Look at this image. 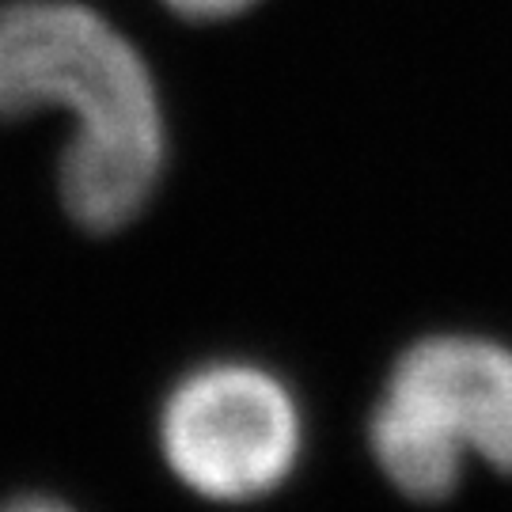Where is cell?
<instances>
[{"instance_id": "4", "label": "cell", "mask_w": 512, "mask_h": 512, "mask_svg": "<svg viewBox=\"0 0 512 512\" xmlns=\"http://www.w3.org/2000/svg\"><path fill=\"white\" fill-rule=\"evenodd\" d=\"M171 16L190 19V23H228V19L247 16L262 0H160Z\"/></svg>"}, {"instance_id": "5", "label": "cell", "mask_w": 512, "mask_h": 512, "mask_svg": "<svg viewBox=\"0 0 512 512\" xmlns=\"http://www.w3.org/2000/svg\"><path fill=\"white\" fill-rule=\"evenodd\" d=\"M0 512H73V509L54 501V497H19V501L4 505Z\"/></svg>"}, {"instance_id": "3", "label": "cell", "mask_w": 512, "mask_h": 512, "mask_svg": "<svg viewBox=\"0 0 512 512\" xmlns=\"http://www.w3.org/2000/svg\"><path fill=\"white\" fill-rule=\"evenodd\" d=\"M384 395L459 456L512 475V349L482 334H429L395 361Z\"/></svg>"}, {"instance_id": "1", "label": "cell", "mask_w": 512, "mask_h": 512, "mask_svg": "<svg viewBox=\"0 0 512 512\" xmlns=\"http://www.w3.org/2000/svg\"><path fill=\"white\" fill-rule=\"evenodd\" d=\"M65 118L57 198L92 236L145 217L171 167V118L141 46L88 0H0V122Z\"/></svg>"}, {"instance_id": "2", "label": "cell", "mask_w": 512, "mask_h": 512, "mask_svg": "<svg viewBox=\"0 0 512 512\" xmlns=\"http://www.w3.org/2000/svg\"><path fill=\"white\" fill-rule=\"evenodd\" d=\"M304 421L293 391L251 361H209L171 387L160 448L183 486L209 501H255L293 475Z\"/></svg>"}]
</instances>
